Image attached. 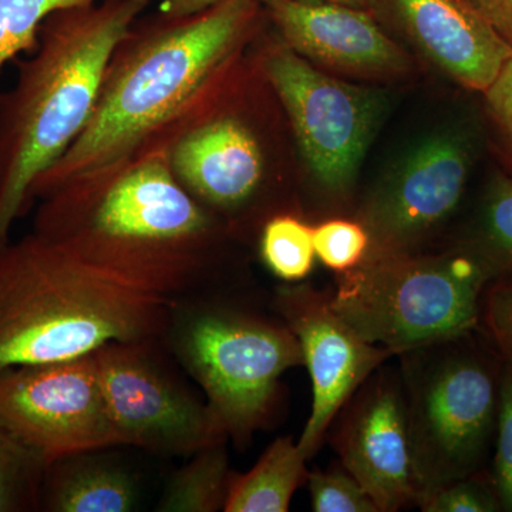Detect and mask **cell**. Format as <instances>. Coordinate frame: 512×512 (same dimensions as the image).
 <instances>
[{
    "instance_id": "cell-6",
    "label": "cell",
    "mask_w": 512,
    "mask_h": 512,
    "mask_svg": "<svg viewBox=\"0 0 512 512\" xmlns=\"http://www.w3.org/2000/svg\"><path fill=\"white\" fill-rule=\"evenodd\" d=\"M232 291L175 301L163 342L201 387L228 440L245 447L274 423L282 376L305 362L298 339L272 308L261 311Z\"/></svg>"
},
{
    "instance_id": "cell-11",
    "label": "cell",
    "mask_w": 512,
    "mask_h": 512,
    "mask_svg": "<svg viewBox=\"0 0 512 512\" xmlns=\"http://www.w3.org/2000/svg\"><path fill=\"white\" fill-rule=\"evenodd\" d=\"M0 427L47 464L121 446L92 355L0 372Z\"/></svg>"
},
{
    "instance_id": "cell-14",
    "label": "cell",
    "mask_w": 512,
    "mask_h": 512,
    "mask_svg": "<svg viewBox=\"0 0 512 512\" xmlns=\"http://www.w3.org/2000/svg\"><path fill=\"white\" fill-rule=\"evenodd\" d=\"M340 464L365 487L380 512L419 498L402 373L380 366L333 420Z\"/></svg>"
},
{
    "instance_id": "cell-8",
    "label": "cell",
    "mask_w": 512,
    "mask_h": 512,
    "mask_svg": "<svg viewBox=\"0 0 512 512\" xmlns=\"http://www.w3.org/2000/svg\"><path fill=\"white\" fill-rule=\"evenodd\" d=\"M464 338L399 356L417 501L451 481L474 476L497 427L500 372L466 349Z\"/></svg>"
},
{
    "instance_id": "cell-30",
    "label": "cell",
    "mask_w": 512,
    "mask_h": 512,
    "mask_svg": "<svg viewBox=\"0 0 512 512\" xmlns=\"http://www.w3.org/2000/svg\"><path fill=\"white\" fill-rule=\"evenodd\" d=\"M467 3L512 47V0H467Z\"/></svg>"
},
{
    "instance_id": "cell-28",
    "label": "cell",
    "mask_w": 512,
    "mask_h": 512,
    "mask_svg": "<svg viewBox=\"0 0 512 512\" xmlns=\"http://www.w3.org/2000/svg\"><path fill=\"white\" fill-rule=\"evenodd\" d=\"M481 323L503 359L512 362V275L495 278L485 289Z\"/></svg>"
},
{
    "instance_id": "cell-16",
    "label": "cell",
    "mask_w": 512,
    "mask_h": 512,
    "mask_svg": "<svg viewBox=\"0 0 512 512\" xmlns=\"http://www.w3.org/2000/svg\"><path fill=\"white\" fill-rule=\"evenodd\" d=\"M437 69L483 94L512 56V47L467 0H375Z\"/></svg>"
},
{
    "instance_id": "cell-19",
    "label": "cell",
    "mask_w": 512,
    "mask_h": 512,
    "mask_svg": "<svg viewBox=\"0 0 512 512\" xmlns=\"http://www.w3.org/2000/svg\"><path fill=\"white\" fill-rule=\"evenodd\" d=\"M229 441L211 444L192 454L191 460L170 478L157 511L217 512L224 511L229 481Z\"/></svg>"
},
{
    "instance_id": "cell-3",
    "label": "cell",
    "mask_w": 512,
    "mask_h": 512,
    "mask_svg": "<svg viewBox=\"0 0 512 512\" xmlns=\"http://www.w3.org/2000/svg\"><path fill=\"white\" fill-rule=\"evenodd\" d=\"M147 0H101L60 10L39 45L15 60L18 76L0 92V249L32 210L33 184L92 119L111 53L147 9Z\"/></svg>"
},
{
    "instance_id": "cell-17",
    "label": "cell",
    "mask_w": 512,
    "mask_h": 512,
    "mask_svg": "<svg viewBox=\"0 0 512 512\" xmlns=\"http://www.w3.org/2000/svg\"><path fill=\"white\" fill-rule=\"evenodd\" d=\"M136 477L126 468L86 451L47 466L40 511L128 512L138 501Z\"/></svg>"
},
{
    "instance_id": "cell-5",
    "label": "cell",
    "mask_w": 512,
    "mask_h": 512,
    "mask_svg": "<svg viewBox=\"0 0 512 512\" xmlns=\"http://www.w3.org/2000/svg\"><path fill=\"white\" fill-rule=\"evenodd\" d=\"M261 79L258 57L242 53L147 138L164 148L180 184L235 239L259 235L269 218L288 212L275 197L278 167L254 97Z\"/></svg>"
},
{
    "instance_id": "cell-4",
    "label": "cell",
    "mask_w": 512,
    "mask_h": 512,
    "mask_svg": "<svg viewBox=\"0 0 512 512\" xmlns=\"http://www.w3.org/2000/svg\"><path fill=\"white\" fill-rule=\"evenodd\" d=\"M174 302L32 231L0 249V372L163 338Z\"/></svg>"
},
{
    "instance_id": "cell-21",
    "label": "cell",
    "mask_w": 512,
    "mask_h": 512,
    "mask_svg": "<svg viewBox=\"0 0 512 512\" xmlns=\"http://www.w3.org/2000/svg\"><path fill=\"white\" fill-rule=\"evenodd\" d=\"M467 245L497 278L512 275V178L500 175L488 187L476 231Z\"/></svg>"
},
{
    "instance_id": "cell-7",
    "label": "cell",
    "mask_w": 512,
    "mask_h": 512,
    "mask_svg": "<svg viewBox=\"0 0 512 512\" xmlns=\"http://www.w3.org/2000/svg\"><path fill=\"white\" fill-rule=\"evenodd\" d=\"M497 278L467 244L436 252H369L338 275L330 303L367 342L406 352L470 336Z\"/></svg>"
},
{
    "instance_id": "cell-31",
    "label": "cell",
    "mask_w": 512,
    "mask_h": 512,
    "mask_svg": "<svg viewBox=\"0 0 512 512\" xmlns=\"http://www.w3.org/2000/svg\"><path fill=\"white\" fill-rule=\"evenodd\" d=\"M148 5L157 2L161 12L173 16L195 15L218 5L222 0H147Z\"/></svg>"
},
{
    "instance_id": "cell-10",
    "label": "cell",
    "mask_w": 512,
    "mask_h": 512,
    "mask_svg": "<svg viewBox=\"0 0 512 512\" xmlns=\"http://www.w3.org/2000/svg\"><path fill=\"white\" fill-rule=\"evenodd\" d=\"M163 338L114 340L92 353L107 412L121 446L191 457L229 441L207 402L180 382L163 356Z\"/></svg>"
},
{
    "instance_id": "cell-2",
    "label": "cell",
    "mask_w": 512,
    "mask_h": 512,
    "mask_svg": "<svg viewBox=\"0 0 512 512\" xmlns=\"http://www.w3.org/2000/svg\"><path fill=\"white\" fill-rule=\"evenodd\" d=\"M261 0L138 18L111 53L92 119L33 184V205L60 185L133 153L261 35Z\"/></svg>"
},
{
    "instance_id": "cell-18",
    "label": "cell",
    "mask_w": 512,
    "mask_h": 512,
    "mask_svg": "<svg viewBox=\"0 0 512 512\" xmlns=\"http://www.w3.org/2000/svg\"><path fill=\"white\" fill-rule=\"evenodd\" d=\"M306 457L298 440L279 437L254 467L244 474L232 473L225 512H286L296 490L306 483Z\"/></svg>"
},
{
    "instance_id": "cell-26",
    "label": "cell",
    "mask_w": 512,
    "mask_h": 512,
    "mask_svg": "<svg viewBox=\"0 0 512 512\" xmlns=\"http://www.w3.org/2000/svg\"><path fill=\"white\" fill-rule=\"evenodd\" d=\"M493 487L501 510L512 512V362L503 359L498 387Z\"/></svg>"
},
{
    "instance_id": "cell-13",
    "label": "cell",
    "mask_w": 512,
    "mask_h": 512,
    "mask_svg": "<svg viewBox=\"0 0 512 512\" xmlns=\"http://www.w3.org/2000/svg\"><path fill=\"white\" fill-rule=\"evenodd\" d=\"M271 308L298 339L311 375L312 410L298 439L299 450L311 460L340 409L367 377L397 356L363 339L333 309L330 292L306 282L278 286Z\"/></svg>"
},
{
    "instance_id": "cell-25",
    "label": "cell",
    "mask_w": 512,
    "mask_h": 512,
    "mask_svg": "<svg viewBox=\"0 0 512 512\" xmlns=\"http://www.w3.org/2000/svg\"><path fill=\"white\" fill-rule=\"evenodd\" d=\"M306 484L315 512H380L365 487L342 464L308 473Z\"/></svg>"
},
{
    "instance_id": "cell-22",
    "label": "cell",
    "mask_w": 512,
    "mask_h": 512,
    "mask_svg": "<svg viewBox=\"0 0 512 512\" xmlns=\"http://www.w3.org/2000/svg\"><path fill=\"white\" fill-rule=\"evenodd\" d=\"M47 466L39 454L0 427V512L40 511Z\"/></svg>"
},
{
    "instance_id": "cell-12",
    "label": "cell",
    "mask_w": 512,
    "mask_h": 512,
    "mask_svg": "<svg viewBox=\"0 0 512 512\" xmlns=\"http://www.w3.org/2000/svg\"><path fill=\"white\" fill-rule=\"evenodd\" d=\"M473 164L470 141L456 131L434 134L363 202L359 221L369 252H416L457 211Z\"/></svg>"
},
{
    "instance_id": "cell-29",
    "label": "cell",
    "mask_w": 512,
    "mask_h": 512,
    "mask_svg": "<svg viewBox=\"0 0 512 512\" xmlns=\"http://www.w3.org/2000/svg\"><path fill=\"white\" fill-rule=\"evenodd\" d=\"M483 96L488 116L512 157V56Z\"/></svg>"
},
{
    "instance_id": "cell-32",
    "label": "cell",
    "mask_w": 512,
    "mask_h": 512,
    "mask_svg": "<svg viewBox=\"0 0 512 512\" xmlns=\"http://www.w3.org/2000/svg\"><path fill=\"white\" fill-rule=\"evenodd\" d=\"M308 2L335 3V5L363 10H370L375 6V0H308Z\"/></svg>"
},
{
    "instance_id": "cell-24",
    "label": "cell",
    "mask_w": 512,
    "mask_h": 512,
    "mask_svg": "<svg viewBox=\"0 0 512 512\" xmlns=\"http://www.w3.org/2000/svg\"><path fill=\"white\" fill-rule=\"evenodd\" d=\"M316 258L336 275L346 274L365 261L370 235L359 220L330 218L313 227Z\"/></svg>"
},
{
    "instance_id": "cell-23",
    "label": "cell",
    "mask_w": 512,
    "mask_h": 512,
    "mask_svg": "<svg viewBox=\"0 0 512 512\" xmlns=\"http://www.w3.org/2000/svg\"><path fill=\"white\" fill-rule=\"evenodd\" d=\"M99 2L101 0H0V74L6 64L35 52L40 28L47 18L60 10Z\"/></svg>"
},
{
    "instance_id": "cell-20",
    "label": "cell",
    "mask_w": 512,
    "mask_h": 512,
    "mask_svg": "<svg viewBox=\"0 0 512 512\" xmlns=\"http://www.w3.org/2000/svg\"><path fill=\"white\" fill-rule=\"evenodd\" d=\"M259 256L271 274L285 284L305 281L315 266L313 227L295 212H281L262 225Z\"/></svg>"
},
{
    "instance_id": "cell-1",
    "label": "cell",
    "mask_w": 512,
    "mask_h": 512,
    "mask_svg": "<svg viewBox=\"0 0 512 512\" xmlns=\"http://www.w3.org/2000/svg\"><path fill=\"white\" fill-rule=\"evenodd\" d=\"M33 232L175 301L227 286L235 239L151 140L40 198Z\"/></svg>"
},
{
    "instance_id": "cell-9",
    "label": "cell",
    "mask_w": 512,
    "mask_h": 512,
    "mask_svg": "<svg viewBox=\"0 0 512 512\" xmlns=\"http://www.w3.org/2000/svg\"><path fill=\"white\" fill-rule=\"evenodd\" d=\"M306 168L332 200H345L382 113L376 92L322 73L279 39L268 36L256 52Z\"/></svg>"
},
{
    "instance_id": "cell-15",
    "label": "cell",
    "mask_w": 512,
    "mask_h": 512,
    "mask_svg": "<svg viewBox=\"0 0 512 512\" xmlns=\"http://www.w3.org/2000/svg\"><path fill=\"white\" fill-rule=\"evenodd\" d=\"M268 23L289 49L311 63L365 77L410 69L409 57L370 10L308 0H261Z\"/></svg>"
},
{
    "instance_id": "cell-27",
    "label": "cell",
    "mask_w": 512,
    "mask_h": 512,
    "mask_svg": "<svg viewBox=\"0 0 512 512\" xmlns=\"http://www.w3.org/2000/svg\"><path fill=\"white\" fill-rule=\"evenodd\" d=\"M424 512H495L501 510L493 484L478 480L476 474L451 481L424 494L417 501Z\"/></svg>"
}]
</instances>
